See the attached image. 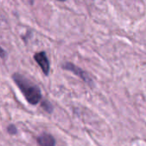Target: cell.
Returning a JSON list of instances; mask_svg holds the SVG:
<instances>
[{
    "label": "cell",
    "instance_id": "cell-1",
    "mask_svg": "<svg viewBox=\"0 0 146 146\" xmlns=\"http://www.w3.org/2000/svg\"><path fill=\"white\" fill-rule=\"evenodd\" d=\"M12 79L21 93L24 95L28 104L32 105H37L41 101L42 93L37 85L18 73H15L12 75Z\"/></svg>",
    "mask_w": 146,
    "mask_h": 146
},
{
    "label": "cell",
    "instance_id": "cell-2",
    "mask_svg": "<svg viewBox=\"0 0 146 146\" xmlns=\"http://www.w3.org/2000/svg\"><path fill=\"white\" fill-rule=\"evenodd\" d=\"M62 68L65 70H68L69 72H72L74 74H75L76 76L80 77V79H81L85 83H86L89 86H93V80L90 77V75L84 71L83 69H81L80 68L77 67L76 65H74L72 62H65L62 65Z\"/></svg>",
    "mask_w": 146,
    "mask_h": 146
},
{
    "label": "cell",
    "instance_id": "cell-3",
    "mask_svg": "<svg viewBox=\"0 0 146 146\" xmlns=\"http://www.w3.org/2000/svg\"><path fill=\"white\" fill-rule=\"evenodd\" d=\"M34 61L38 63V65L40 67L42 72L45 75H49L50 70V61L48 59V56L44 51H40L37 52L33 56Z\"/></svg>",
    "mask_w": 146,
    "mask_h": 146
},
{
    "label": "cell",
    "instance_id": "cell-4",
    "mask_svg": "<svg viewBox=\"0 0 146 146\" xmlns=\"http://www.w3.org/2000/svg\"><path fill=\"white\" fill-rule=\"evenodd\" d=\"M37 142L40 146H56L55 138L49 133H44L37 138Z\"/></svg>",
    "mask_w": 146,
    "mask_h": 146
},
{
    "label": "cell",
    "instance_id": "cell-5",
    "mask_svg": "<svg viewBox=\"0 0 146 146\" xmlns=\"http://www.w3.org/2000/svg\"><path fill=\"white\" fill-rule=\"evenodd\" d=\"M41 108L44 109V110L46 111L49 114L52 113V111H53V106H52V104L49 101H47V100H44V101L41 102Z\"/></svg>",
    "mask_w": 146,
    "mask_h": 146
},
{
    "label": "cell",
    "instance_id": "cell-6",
    "mask_svg": "<svg viewBox=\"0 0 146 146\" xmlns=\"http://www.w3.org/2000/svg\"><path fill=\"white\" fill-rule=\"evenodd\" d=\"M7 132L9 133V134L10 135H15L16 133H17V128L15 127V126L14 125H9L8 127H7Z\"/></svg>",
    "mask_w": 146,
    "mask_h": 146
},
{
    "label": "cell",
    "instance_id": "cell-7",
    "mask_svg": "<svg viewBox=\"0 0 146 146\" xmlns=\"http://www.w3.org/2000/svg\"><path fill=\"white\" fill-rule=\"evenodd\" d=\"M6 56H7L6 51L0 46V58H5Z\"/></svg>",
    "mask_w": 146,
    "mask_h": 146
},
{
    "label": "cell",
    "instance_id": "cell-8",
    "mask_svg": "<svg viewBox=\"0 0 146 146\" xmlns=\"http://www.w3.org/2000/svg\"><path fill=\"white\" fill-rule=\"evenodd\" d=\"M57 1H60V2H65L66 0H57Z\"/></svg>",
    "mask_w": 146,
    "mask_h": 146
}]
</instances>
